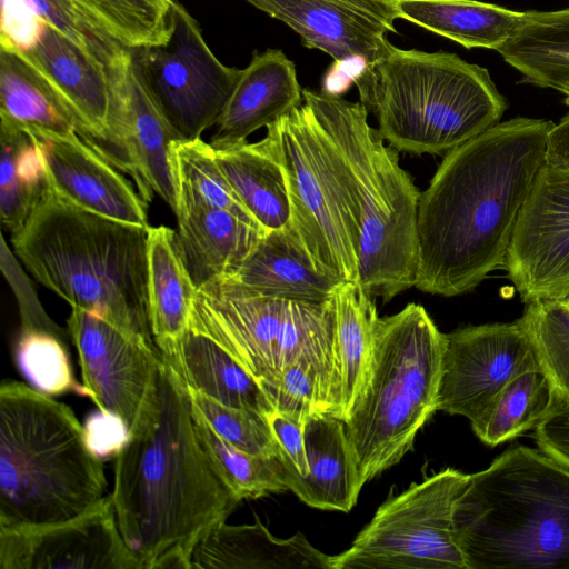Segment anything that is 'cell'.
I'll use <instances>...</instances> for the list:
<instances>
[{
    "label": "cell",
    "instance_id": "6da1fadb",
    "mask_svg": "<svg viewBox=\"0 0 569 569\" xmlns=\"http://www.w3.org/2000/svg\"><path fill=\"white\" fill-rule=\"evenodd\" d=\"M553 124L512 118L446 153L419 198L415 288L455 297L503 267Z\"/></svg>",
    "mask_w": 569,
    "mask_h": 569
},
{
    "label": "cell",
    "instance_id": "7a4b0ae2",
    "mask_svg": "<svg viewBox=\"0 0 569 569\" xmlns=\"http://www.w3.org/2000/svg\"><path fill=\"white\" fill-rule=\"evenodd\" d=\"M110 493L141 569H190L197 543L241 501L201 446L187 385L163 357L157 413L117 455Z\"/></svg>",
    "mask_w": 569,
    "mask_h": 569
},
{
    "label": "cell",
    "instance_id": "3957f363",
    "mask_svg": "<svg viewBox=\"0 0 569 569\" xmlns=\"http://www.w3.org/2000/svg\"><path fill=\"white\" fill-rule=\"evenodd\" d=\"M148 229L80 209L48 188L11 242L30 274L71 308L156 346Z\"/></svg>",
    "mask_w": 569,
    "mask_h": 569
},
{
    "label": "cell",
    "instance_id": "277c9868",
    "mask_svg": "<svg viewBox=\"0 0 569 569\" xmlns=\"http://www.w3.org/2000/svg\"><path fill=\"white\" fill-rule=\"evenodd\" d=\"M102 459L73 410L30 385L0 387V529L57 525L107 495Z\"/></svg>",
    "mask_w": 569,
    "mask_h": 569
},
{
    "label": "cell",
    "instance_id": "5b68a950",
    "mask_svg": "<svg viewBox=\"0 0 569 569\" xmlns=\"http://www.w3.org/2000/svg\"><path fill=\"white\" fill-rule=\"evenodd\" d=\"M455 529L468 569H569V468L518 446L469 475Z\"/></svg>",
    "mask_w": 569,
    "mask_h": 569
},
{
    "label": "cell",
    "instance_id": "8992f818",
    "mask_svg": "<svg viewBox=\"0 0 569 569\" xmlns=\"http://www.w3.org/2000/svg\"><path fill=\"white\" fill-rule=\"evenodd\" d=\"M396 150L441 154L492 128L507 109L489 71L455 53L395 47L353 79Z\"/></svg>",
    "mask_w": 569,
    "mask_h": 569
},
{
    "label": "cell",
    "instance_id": "52a82bcc",
    "mask_svg": "<svg viewBox=\"0 0 569 569\" xmlns=\"http://www.w3.org/2000/svg\"><path fill=\"white\" fill-rule=\"evenodd\" d=\"M348 168L360 229L359 283L385 302L415 287L420 191L400 167L399 151L368 122L361 102L302 89Z\"/></svg>",
    "mask_w": 569,
    "mask_h": 569
},
{
    "label": "cell",
    "instance_id": "ba28073f",
    "mask_svg": "<svg viewBox=\"0 0 569 569\" xmlns=\"http://www.w3.org/2000/svg\"><path fill=\"white\" fill-rule=\"evenodd\" d=\"M443 350L445 333L421 305L378 317L367 381L345 420L362 487L412 450L438 410Z\"/></svg>",
    "mask_w": 569,
    "mask_h": 569
},
{
    "label": "cell",
    "instance_id": "9c48e42d",
    "mask_svg": "<svg viewBox=\"0 0 569 569\" xmlns=\"http://www.w3.org/2000/svg\"><path fill=\"white\" fill-rule=\"evenodd\" d=\"M189 328L220 345L262 387L293 363H312L332 388L341 413L333 297L322 302L289 300L217 279L197 290Z\"/></svg>",
    "mask_w": 569,
    "mask_h": 569
},
{
    "label": "cell",
    "instance_id": "30bf717a",
    "mask_svg": "<svg viewBox=\"0 0 569 569\" xmlns=\"http://www.w3.org/2000/svg\"><path fill=\"white\" fill-rule=\"evenodd\" d=\"M290 199V221L317 269L359 283V218L346 162L302 99L267 127Z\"/></svg>",
    "mask_w": 569,
    "mask_h": 569
},
{
    "label": "cell",
    "instance_id": "8fae6325",
    "mask_svg": "<svg viewBox=\"0 0 569 569\" xmlns=\"http://www.w3.org/2000/svg\"><path fill=\"white\" fill-rule=\"evenodd\" d=\"M469 475L447 468L398 495L392 490L333 569H468L455 508Z\"/></svg>",
    "mask_w": 569,
    "mask_h": 569
},
{
    "label": "cell",
    "instance_id": "7c38bea8",
    "mask_svg": "<svg viewBox=\"0 0 569 569\" xmlns=\"http://www.w3.org/2000/svg\"><path fill=\"white\" fill-rule=\"evenodd\" d=\"M139 76L178 140L216 126L239 79L208 47L199 23L173 0L164 42L131 49Z\"/></svg>",
    "mask_w": 569,
    "mask_h": 569
},
{
    "label": "cell",
    "instance_id": "4fadbf2b",
    "mask_svg": "<svg viewBox=\"0 0 569 569\" xmlns=\"http://www.w3.org/2000/svg\"><path fill=\"white\" fill-rule=\"evenodd\" d=\"M67 323L87 397L98 409L119 417L129 438L136 436L158 410L159 349L80 309H71Z\"/></svg>",
    "mask_w": 569,
    "mask_h": 569
},
{
    "label": "cell",
    "instance_id": "5bb4252c",
    "mask_svg": "<svg viewBox=\"0 0 569 569\" xmlns=\"http://www.w3.org/2000/svg\"><path fill=\"white\" fill-rule=\"evenodd\" d=\"M107 71L110 108L103 157L132 178L146 202L156 194L176 212L171 144L178 139L147 91L131 50Z\"/></svg>",
    "mask_w": 569,
    "mask_h": 569
},
{
    "label": "cell",
    "instance_id": "9a60e30c",
    "mask_svg": "<svg viewBox=\"0 0 569 569\" xmlns=\"http://www.w3.org/2000/svg\"><path fill=\"white\" fill-rule=\"evenodd\" d=\"M536 368L537 350L520 318L445 333L438 410L471 423L512 378Z\"/></svg>",
    "mask_w": 569,
    "mask_h": 569
},
{
    "label": "cell",
    "instance_id": "2e32d148",
    "mask_svg": "<svg viewBox=\"0 0 569 569\" xmlns=\"http://www.w3.org/2000/svg\"><path fill=\"white\" fill-rule=\"evenodd\" d=\"M502 269L523 303L569 298V169H540Z\"/></svg>",
    "mask_w": 569,
    "mask_h": 569
},
{
    "label": "cell",
    "instance_id": "e0dca14e",
    "mask_svg": "<svg viewBox=\"0 0 569 569\" xmlns=\"http://www.w3.org/2000/svg\"><path fill=\"white\" fill-rule=\"evenodd\" d=\"M141 569L122 538L111 493L72 520L0 529V569Z\"/></svg>",
    "mask_w": 569,
    "mask_h": 569
},
{
    "label": "cell",
    "instance_id": "ac0fdd59",
    "mask_svg": "<svg viewBox=\"0 0 569 569\" xmlns=\"http://www.w3.org/2000/svg\"><path fill=\"white\" fill-rule=\"evenodd\" d=\"M38 142L48 188L86 211L150 227L148 202L137 188L77 132L31 134Z\"/></svg>",
    "mask_w": 569,
    "mask_h": 569
},
{
    "label": "cell",
    "instance_id": "d6986e66",
    "mask_svg": "<svg viewBox=\"0 0 569 569\" xmlns=\"http://www.w3.org/2000/svg\"><path fill=\"white\" fill-rule=\"evenodd\" d=\"M19 52L71 112L78 134L103 156L110 108L107 67L46 22L34 43Z\"/></svg>",
    "mask_w": 569,
    "mask_h": 569
},
{
    "label": "cell",
    "instance_id": "ffe728a7",
    "mask_svg": "<svg viewBox=\"0 0 569 569\" xmlns=\"http://www.w3.org/2000/svg\"><path fill=\"white\" fill-rule=\"evenodd\" d=\"M295 30L306 47L319 49L336 61H376L391 48L381 19L330 0H246Z\"/></svg>",
    "mask_w": 569,
    "mask_h": 569
},
{
    "label": "cell",
    "instance_id": "44dd1931",
    "mask_svg": "<svg viewBox=\"0 0 569 569\" xmlns=\"http://www.w3.org/2000/svg\"><path fill=\"white\" fill-rule=\"evenodd\" d=\"M302 102L295 63L279 49L254 51L216 124L213 148L247 141Z\"/></svg>",
    "mask_w": 569,
    "mask_h": 569
},
{
    "label": "cell",
    "instance_id": "7402d4cb",
    "mask_svg": "<svg viewBox=\"0 0 569 569\" xmlns=\"http://www.w3.org/2000/svg\"><path fill=\"white\" fill-rule=\"evenodd\" d=\"M305 443L309 462L306 476L281 456L288 490L312 508L350 511L362 486L345 421L328 413L312 416L305 425Z\"/></svg>",
    "mask_w": 569,
    "mask_h": 569
},
{
    "label": "cell",
    "instance_id": "603a6c76",
    "mask_svg": "<svg viewBox=\"0 0 569 569\" xmlns=\"http://www.w3.org/2000/svg\"><path fill=\"white\" fill-rule=\"evenodd\" d=\"M221 279L260 295L310 302L332 299L341 283L317 269L290 223L267 231L239 269Z\"/></svg>",
    "mask_w": 569,
    "mask_h": 569
},
{
    "label": "cell",
    "instance_id": "cb8c5ba5",
    "mask_svg": "<svg viewBox=\"0 0 569 569\" xmlns=\"http://www.w3.org/2000/svg\"><path fill=\"white\" fill-rule=\"evenodd\" d=\"M333 569V556L297 532L274 537L256 517L252 525L213 527L194 547L190 569Z\"/></svg>",
    "mask_w": 569,
    "mask_h": 569
},
{
    "label": "cell",
    "instance_id": "d4e9b609",
    "mask_svg": "<svg viewBox=\"0 0 569 569\" xmlns=\"http://www.w3.org/2000/svg\"><path fill=\"white\" fill-rule=\"evenodd\" d=\"M176 217L180 253L197 290L232 276L267 232L221 208L194 206Z\"/></svg>",
    "mask_w": 569,
    "mask_h": 569
},
{
    "label": "cell",
    "instance_id": "484cf974",
    "mask_svg": "<svg viewBox=\"0 0 569 569\" xmlns=\"http://www.w3.org/2000/svg\"><path fill=\"white\" fill-rule=\"evenodd\" d=\"M161 356L188 388L224 406L267 418L274 412L261 383L207 335L188 328L176 348Z\"/></svg>",
    "mask_w": 569,
    "mask_h": 569
},
{
    "label": "cell",
    "instance_id": "4316f807",
    "mask_svg": "<svg viewBox=\"0 0 569 569\" xmlns=\"http://www.w3.org/2000/svg\"><path fill=\"white\" fill-rule=\"evenodd\" d=\"M214 157L232 190L267 231L290 221V199L283 168L272 136L258 142L214 148Z\"/></svg>",
    "mask_w": 569,
    "mask_h": 569
},
{
    "label": "cell",
    "instance_id": "83f0119b",
    "mask_svg": "<svg viewBox=\"0 0 569 569\" xmlns=\"http://www.w3.org/2000/svg\"><path fill=\"white\" fill-rule=\"evenodd\" d=\"M197 288L168 227L148 229V302L154 343L170 353L189 328Z\"/></svg>",
    "mask_w": 569,
    "mask_h": 569
},
{
    "label": "cell",
    "instance_id": "f1b7e54d",
    "mask_svg": "<svg viewBox=\"0 0 569 569\" xmlns=\"http://www.w3.org/2000/svg\"><path fill=\"white\" fill-rule=\"evenodd\" d=\"M397 16L467 49L498 50L525 12L476 0H395Z\"/></svg>",
    "mask_w": 569,
    "mask_h": 569
},
{
    "label": "cell",
    "instance_id": "f546056e",
    "mask_svg": "<svg viewBox=\"0 0 569 569\" xmlns=\"http://www.w3.org/2000/svg\"><path fill=\"white\" fill-rule=\"evenodd\" d=\"M0 118L29 134L77 132V123L41 73L16 49L0 46Z\"/></svg>",
    "mask_w": 569,
    "mask_h": 569
},
{
    "label": "cell",
    "instance_id": "4dcf8cb0",
    "mask_svg": "<svg viewBox=\"0 0 569 569\" xmlns=\"http://www.w3.org/2000/svg\"><path fill=\"white\" fill-rule=\"evenodd\" d=\"M497 51L523 81L562 92L569 86V8L526 11Z\"/></svg>",
    "mask_w": 569,
    "mask_h": 569
},
{
    "label": "cell",
    "instance_id": "1f68e13d",
    "mask_svg": "<svg viewBox=\"0 0 569 569\" xmlns=\"http://www.w3.org/2000/svg\"><path fill=\"white\" fill-rule=\"evenodd\" d=\"M341 363V413L345 421L360 397L370 369L378 313L360 283L341 282L333 295Z\"/></svg>",
    "mask_w": 569,
    "mask_h": 569
},
{
    "label": "cell",
    "instance_id": "d6a6232c",
    "mask_svg": "<svg viewBox=\"0 0 569 569\" xmlns=\"http://www.w3.org/2000/svg\"><path fill=\"white\" fill-rule=\"evenodd\" d=\"M0 217L3 229L19 231L48 189L37 140L1 120Z\"/></svg>",
    "mask_w": 569,
    "mask_h": 569
},
{
    "label": "cell",
    "instance_id": "836d02e7",
    "mask_svg": "<svg viewBox=\"0 0 569 569\" xmlns=\"http://www.w3.org/2000/svg\"><path fill=\"white\" fill-rule=\"evenodd\" d=\"M552 401V386L542 368L512 378L471 428L486 445L495 447L533 429Z\"/></svg>",
    "mask_w": 569,
    "mask_h": 569
},
{
    "label": "cell",
    "instance_id": "e575fe53",
    "mask_svg": "<svg viewBox=\"0 0 569 569\" xmlns=\"http://www.w3.org/2000/svg\"><path fill=\"white\" fill-rule=\"evenodd\" d=\"M171 164L177 191L176 212L194 206L221 208L261 227L227 181L210 143L201 138L174 140L171 144Z\"/></svg>",
    "mask_w": 569,
    "mask_h": 569
},
{
    "label": "cell",
    "instance_id": "d590c367",
    "mask_svg": "<svg viewBox=\"0 0 569 569\" xmlns=\"http://www.w3.org/2000/svg\"><path fill=\"white\" fill-rule=\"evenodd\" d=\"M192 415L196 433L214 470L240 500L288 490L281 458L242 451L220 438L193 409Z\"/></svg>",
    "mask_w": 569,
    "mask_h": 569
},
{
    "label": "cell",
    "instance_id": "8d00e7d4",
    "mask_svg": "<svg viewBox=\"0 0 569 569\" xmlns=\"http://www.w3.org/2000/svg\"><path fill=\"white\" fill-rule=\"evenodd\" d=\"M128 49L167 40L173 0H72Z\"/></svg>",
    "mask_w": 569,
    "mask_h": 569
},
{
    "label": "cell",
    "instance_id": "74e56055",
    "mask_svg": "<svg viewBox=\"0 0 569 569\" xmlns=\"http://www.w3.org/2000/svg\"><path fill=\"white\" fill-rule=\"evenodd\" d=\"M20 372L34 389L59 396L77 392L87 396L73 375L64 337L34 329H21L14 345Z\"/></svg>",
    "mask_w": 569,
    "mask_h": 569
},
{
    "label": "cell",
    "instance_id": "f35d334b",
    "mask_svg": "<svg viewBox=\"0 0 569 569\" xmlns=\"http://www.w3.org/2000/svg\"><path fill=\"white\" fill-rule=\"evenodd\" d=\"M520 319L532 338L552 393L569 399V301L526 303Z\"/></svg>",
    "mask_w": 569,
    "mask_h": 569
},
{
    "label": "cell",
    "instance_id": "ab89813d",
    "mask_svg": "<svg viewBox=\"0 0 569 569\" xmlns=\"http://www.w3.org/2000/svg\"><path fill=\"white\" fill-rule=\"evenodd\" d=\"M263 389L274 411L303 425L318 413L340 418V405L332 388L312 363L301 361L287 367Z\"/></svg>",
    "mask_w": 569,
    "mask_h": 569
},
{
    "label": "cell",
    "instance_id": "60d3db41",
    "mask_svg": "<svg viewBox=\"0 0 569 569\" xmlns=\"http://www.w3.org/2000/svg\"><path fill=\"white\" fill-rule=\"evenodd\" d=\"M188 392L192 409L220 438L252 455L281 458V448L266 416L224 406L190 388Z\"/></svg>",
    "mask_w": 569,
    "mask_h": 569
},
{
    "label": "cell",
    "instance_id": "b9f144b4",
    "mask_svg": "<svg viewBox=\"0 0 569 569\" xmlns=\"http://www.w3.org/2000/svg\"><path fill=\"white\" fill-rule=\"evenodd\" d=\"M49 26L109 67L131 49L122 46L72 0H24Z\"/></svg>",
    "mask_w": 569,
    "mask_h": 569
},
{
    "label": "cell",
    "instance_id": "7bdbcfd3",
    "mask_svg": "<svg viewBox=\"0 0 569 569\" xmlns=\"http://www.w3.org/2000/svg\"><path fill=\"white\" fill-rule=\"evenodd\" d=\"M539 449L569 468V399L552 393V401L533 428Z\"/></svg>",
    "mask_w": 569,
    "mask_h": 569
},
{
    "label": "cell",
    "instance_id": "ee69618b",
    "mask_svg": "<svg viewBox=\"0 0 569 569\" xmlns=\"http://www.w3.org/2000/svg\"><path fill=\"white\" fill-rule=\"evenodd\" d=\"M44 21L24 0H1L0 46L24 51L39 37Z\"/></svg>",
    "mask_w": 569,
    "mask_h": 569
},
{
    "label": "cell",
    "instance_id": "f6af8a7d",
    "mask_svg": "<svg viewBox=\"0 0 569 569\" xmlns=\"http://www.w3.org/2000/svg\"><path fill=\"white\" fill-rule=\"evenodd\" d=\"M83 428L90 449L102 460L116 458L129 440L126 423L119 417L100 409L88 416Z\"/></svg>",
    "mask_w": 569,
    "mask_h": 569
},
{
    "label": "cell",
    "instance_id": "bcb514c9",
    "mask_svg": "<svg viewBox=\"0 0 569 569\" xmlns=\"http://www.w3.org/2000/svg\"><path fill=\"white\" fill-rule=\"evenodd\" d=\"M273 435L287 458L297 471L306 476L309 462L305 443V425L277 411L268 417Z\"/></svg>",
    "mask_w": 569,
    "mask_h": 569
},
{
    "label": "cell",
    "instance_id": "7dc6e473",
    "mask_svg": "<svg viewBox=\"0 0 569 569\" xmlns=\"http://www.w3.org/2000/svg\"><path fill=\"white\" fill-rule=\"evenodd\" d=\"M546 164L569 169V113L549 131Z\"/></svg>",
    "mask_w": 569,
    "mask_h": 569
},
{
    "label": "cell",
    "instance_id": "c3c4849f",
    "mask_svg": "<svg viewBox=\"0 0 569 569\" xmlns=\"http://www.w3.org/2000/svg\"><path fill=\"white\" fill-rule=\"evenodd\" d=\"M370 13L395 28L398 19L395 0H330Z\"/></svg>",
    "mask_w": 569,
    "mask_h": 569
},
{
    "label": "cell",
    "instance_id": "681fc988",
    "mask_svg": "<svg viewBox=\"0 0 569 569\" xmlns=\"http://www.w3.org/2000/svg\"><path fill=\"white\" fill-rule=\"evenodd\" d=\"M561 93L565 94V102L569 106V86Z\"/></svg>",
    "mask_w": 569,
    "mask_h": 569
},
{
    "label": "cell",
    "instance_id": "f907efd6",
    "mask_svg": "<svg viewBox=\"0 0 569 569\" xmlns=\"http://www.w3.org/2000/svg\"><path fill=\"white\" fill-rule=\"evenodd\" d=\"M565 300L569 301V298H567V299H565Z\"/></svg>",
    "mask_w": 569,
    "mask_h": 569
}]
</instances>
